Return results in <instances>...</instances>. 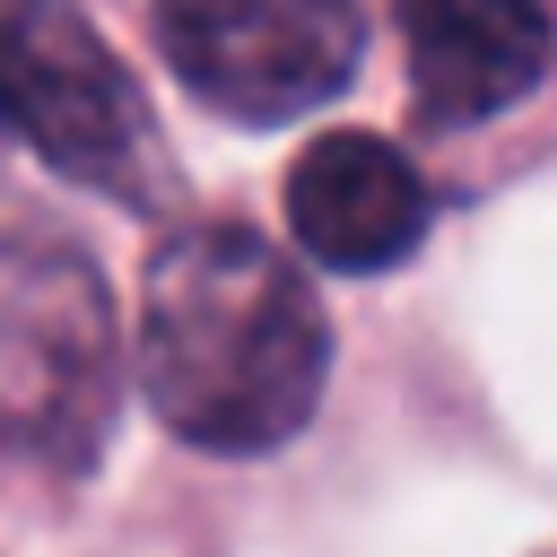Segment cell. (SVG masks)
<instances>
[{"mask_svg": "<svg viewBox=\"0 0 557 557\" xmlns=\"http://www.w3.org/2000/svg\"><path fill=\"white\" fill-rule=\"evenodd\" d=\"M331 374L305 270L252 226H183L139 278V392L200 453L287 444Z\"/></svg>", "mask_w": 557, "mask_h": 557, "instance_id": "1", "label": "cell"}, {"mask_svg": "<svg viewBox=\"0 0 557 557\" xmlns=\"http://www.w3.org/2000/svg\"><path fill=\"white\" fill-rule=\"evenodd\" d=\"M165 70L226 122H296L331 104L366 52L357 0H157Z\"/></svg>", "mask_w": 557, "mask_h": 557, "instance_id": "4", "label": "cell"}, {"mask_svg": "<svg viewBox=\"0 0 557 557\" xmlns=\"http://www.w3.org/2000/svg\"><path fill=\"white\" fill-rule=\"evenodd\" d=\"M400 52L426 122H487L540 87L548 0H400Z\"/></svg>", "mask_w": 557, "mask_h": 557, "instance_id": "6", "label": "cell"}, {"mask_svg": "<svg viewBox=\"0 0 557 557\" xmlns=\"http://www.w3.org/2000/svg\"><path fill=\"white\" fill-rule=\"evenodd\" d=\"M113 305L70 244L0 235V444L70 470L113 418Z\"/></svg>", "mask_w": 557, "mask_h": 557, "instance_id": "2", "label": "cell"}, {"mask_svg": "<svg viewBox=\"0 0 557 557\" xmlns=\"http://www.w3.org/2000/svg\"><path fill=\"white\" fill-rule=\"evenodd\" d=\"M0 122L70 183L139 200L157 183V131L113 44L70 0H0Z\"/></svg>", "mask_w": 557, "mask_h": 557, "instance_id": "3", "label": "cell"}, {"mask_svg": "<svg viewBox=\"0 0 557 557\" xmlns=\"http://www.w3.org/2000/svg\"><path fill=\"white\" fill-rule=\"evenodd\" d=\"M287 226L322 270H392L426 235V183L392 139L322 131L287 165Z\"/></svg>", "mask_w": 557, "mask_h": 557, "instance_id": "5", "label": "cell"}]
</instances>
